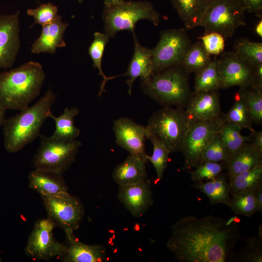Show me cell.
Segmentation results:
<instances>
[{
    "instance_id": "25",
    "label": "cell",
    "mask_w": 262,
    "mask_h": 262,
    "mask_svg": "<svg viewBox=\"0 0 262 262\" xmlns=\"http://www.w3.org/2000/svg\"><path fill=\"white\" fill-rule=\"evenodd\" d=\"M227 174L220 173L205 182H196L192 186L203 193L209 198L211 205L224 204L227 206L231 200Z\"/></svg>"
},
{
    "instance_id": "47",
    "label": "cell",
    "mask_w": 262,
    "mask_h": 262,
    "mask_svg": "<svg viewBox=\"0 0 262 262\" xmlns=\"http://www.w3.org/2000/svg\"><path fill=\"white\" fill-rule=\"evenodd\" d=\"M5 111H6L0 107V127L2 126L3 122L5 119Z\"/></svg>"
},
{
    "instance_id": "31",
    "label": "cell",
    "mask_w": 262,
    "mask_h": 262,
    "mask_svg": "<svg viewBox=\"0 0 262 262\" xmlns=\"http://www.w3.org/2000/svg\"><path fill=\"white\" fill-rule=\"evenodd\" d=\"M210 54L206 51L201 42L197 41L186 52L182 62V66L188 73H198L211 62Z\"/></svg>"
},
{
    "instance_id": "48",
    "label": "cell",
    "mask_w": 262,
    "mask_h": 262,
    "mask_svg": "<svg viewBox=\"0 0 262 262\" xmlns=\"http://www.w3.org/2000/svg\"><path fill=\"white\" fill-rule=\"evenodd\" d=\"M78 1L80 3H82L83 2V0H78Z\"/></svg>"
},
{
    "instance_id": "46",
    "label": "cell",
    "mask_w": 262,
    "mask_h": 262,
    "mask_svg": "<svg viewBox=\"0 0 262 262\" xmlns=\"http://www.w3.org/2000/svg\"><path fill=\"white\" fill-rule=\"evenodd\" d=\"M124 0H103L104 5H112L122 2Z\"/></svg>"
},
{
    "instance_id": "43",
    "label": "cell",
    "mask_w": 262,
    "mask_h": 262,
    "mask_svg": "<svg viewBox=\"0 0 262 262\" xmlns=\"http://www.w3.org/2000/svg\"><path fill=\"white\" fill-rule=\"evenodd\" d=\"M252 134L251 144L257 148L262 151V131H255Z\"/></svg>"
},
{
    "instance_id": "20",
    "label": "cell",
    "mask_w": 262,
    "mask_h": 262,
    "mask_svg": "<svg viewBox=\"0 0 262 262\" xmlns=\"http://www.w3.org/2000/svg\"><path fill=\"white\" fill-rule=\"evenodd\" d=\"M134 53L129 63L127 71L122 76L129 77L126 81L129 86L128 93L131 95V88L134 82L138 78L145 79L153 72V65L151 49L142 46L139 43L134 32Z\"/></svg>"
},
{
    "instance_id": "16",
    "label": "cell",
    "mask_w": 262,
    "mask_h": 262,
    "mask_svg": "<svg viewBox=\"0 0 262 262\" xmlns=\"http://www.w3.org/2000/svg\"><path fill=\"white\" fill-rule=\"evenodd\" d=\"M117 197L134 217H141L154 201L150 180L146 179L137 183L119 186Z\"/></svg>"
},
{
    "instance_id": "15",
    "label": "cell",
    "mask_w": 262,
    "mask_h": 262,
    "mask_svg": "<svg viewBox=\"0 0 262 262\" xmlns=\"http://www.w3.org/2000/svg\"><path fill=\"white\" fill-rule=\"evenodd\" d=\"M222 88L253 84V70L234 51L222 52L218 59Z\"/></svg>"
},
{
    "instance_id": "24",
    "label": "cell",
    "mask_w": 262,
    "mask_h": 262,
    "mask_svg": "<svg viewBox=\"0 0 262 262\" xmlns=\"http://www.w3.org/2000/svg\"><path fill=\"white\" fill-rule=\"evenodd\" d=\"M185 28L200 26L210 0H170Z\"/></svg>"
},
{
    "instance_id": "10",
    "label": "cell",
    "mask_w": 262,
    "mask_h": 262,
    "mask_svg": "<svg viewBox=\"0 0 262 262\" xmlns=\"http://www.w3.org/2000/svg\"><path fill=\"white\" fill-rule=\"evenodd\" d=\"M48 218L64 230L66 236L73 234L85 214L80 199L68 192L55 196H41Z\"/></svg>"
},
{
    "instance_id": "14",
    "label": "cell",
    "mask_w": 262,
    "mask_h": 262,
    "mask_svg": "<svg viewBox=\"0 0 262 262\" xmlns=\"http://www.w3.org/2000/svg\"><path fill=\"white\" fill-rule=\"evenodd\" d=\"M19 12L0 16V68H11L20 46Z\"/></svg>"
},
{
    "instance_id": "36",
    "label": "cell",
    "mask_w": 262,
    "mask_h": 262,
    "mask_svg": "<svg viewBox=\"0 0 262 262\" xmlns=\"http://www.w3.org/2000/svg\"><path fill=\"white\" fill-rule=\"evenodd\" d=\"M149 140L153 145V152L151 156L147 155V159L154 166L157 174V179L159 180L162 178L167 166L169 155L171 153L160 141L152 138Z\"/></svg>"
},
{
    "instance_id": "2",
    "label": "cell",
    "mask_w": 262,
    "mask_h": 262,
    "mask_svg": "<svg viewBox=\"0 0 262 262\" xmlns=\"http://www.w3.org/2000/svg\"><path fill=\"white\" fill-rule=\"evenodd\" d=\"M42 66L30 61L0 73V107L22 110L39 95L45 80Z\"/></svg>"
},
{
    "instance_id": "42",
    "label": "cell",
    "mask_w": 262,
    "mask_h": 262,
    "mask_svg": "<svg viewBox=\"0 0 262 262\" xmlns=\"http://www.w3.org/2000/svg\"><path fill=\"white\" fill-rule=\"evenodd\" d=\"M245 10L254 13L258 16H261L262 0H241Z\"/></svg>"
},
{
    "instance_id": "17",
    "label": "cell",
    "mask_w": 262,
    "mask_h": 262,
    "mask_svg": "<svg viewBox=\"0 0 262 262\" xmlns=\"http://www.w3.org/2000/svg\"><path fill=\"white\" fill-rule=\"evenodd\" d=\"M185 111L190 119L213 120L222 116L218 90L193 92Z\"/></svg>"
},
{
    "instance_id": "18",
    "label": "cell",
    "mask_w": 262,
    "mask_h": 262,
    "mask_svg": "<svg viewBox=\"0 0 262 262\" xmlns=\"http://www.w3.org/2000/svg\"><path fill=\"white\" fill-rule=\"evenodd\" d=\"M67 244L62 256L64 262H105L109 261L103 245H88L78 240L74 234L66 236Z\"/></svg>"
},
{
    "instance_id": "21",
    "label": "cell",
    "mask_w": 262,
    "mask_h": 262,
    "mask_svg": "<svg viewBox=\"0 0 262 262\" xmlns=\"http://www.w3.org/2000/svg\"><path fill=\"white\" fill-rule=\"evenodd\" d=\"M29 186L40 196H55L68 192L62 174L34 168L29 174Z\"/></svg>"
},
{
    "instance_id": "5",
    "label": "cell",
    "mask_w": 262,
    "mask_h": 262,
    "mask_svg": "<svg viewBox=\"0 0 262 262\" xmlns=\"http://www.w3.org/2000/svg\"><path fill=\"white\" fill-rule=\"evenodd\" d=\"M189 121L184 108L163 107L154 112L147 122V139L160 141L170 153L180 152Z\"/></svg>"
},
{
    "instance_id": "12",
    "label": "cell",
    "mask_w": 262,
    "mask_h": 262,
    "mask_svg": "<svg viewBox=\"0 0 262 262\" xmlns=\"http://www.w3.org/2000/svg\"><path fill=\"white\" fill-rule=\"evenodd\" d=\"M56 227L49 218L36 221L25 248L26 254L34 259L42 260L63 256L66 245L55 238L53 230Z\"/></svg>"
},
{
    "instance_id": "11",
    "label": "cell",
    "mask_w": 262,
    "mask_h": 262,
    "mask_svg": "<svg viewBox=\"0 0 262 262\" xmlns=\"http://www.w3.org/2000/svg\"><path fill=\"white\" fill-rule=\"evenodd\" d=\"M191 45L184 29H171L161 32L159 42L151 49L153 72L181 65Z\"/></svg>"
},
{
    "instance_id": "34",
    "label": "cell",
    "mask_w": 262,
    "mask_h": 262,
    "mask_svg": "<svg viewBox=\"0 0 262 262\" xmlns=\"http://www.w3.org/2000/svg\"><path fill=\"white\" fill-rule=\"evenodd\" d=\"M228 206L235 214L248 217L259 212V205L254 191L232 196Z\"/></svg>"
},
{
    "instance_id": "49",
    "label": "cell",
    "mask_w": 262,
    "mask_h": 262,
    "mask_svg": "<svg viewBox=\"0 0 262 262\" xmlns=\"http://www.w3.org/2000/svg\"><path fill=\"white\" fill-rule=\"evenodd\" d=\"M1 257H0V262L1 261Z\"/></svg>"
},
{
    "instance_id": "30",
    "label": "cell",
    "mask_w": 262,
    "mask_h": 262,
    "mask_svg": "<svg viewBox=\"0 0 262 262\" xmlns=\"http://www.w3.org/2000/svg\"><path fill=\"white\" fill-rule=\"evenodd\" d=\"M109 38L110 37L105 33L95 32L94 33V39L88 48V53L93 61V66L98 69V74L103 78V81L100 85L98 96H101L105 91L104 88L108 81L122 76L120 75L107 77L102 70V58L105 46L108 43Z\"/></svg>"
},
{
    "instance_id": "13",
    "label": "cell",
    "mask_w": 262,
    "mask_h": 262,
    "mask_svg": "<svg viewBox=\"0 0 262 262\" xmlns=\"http://www.w3.org/2000/svg\"><path fill=\"white\" fill-rule=\"evenodd\" d=\"M113 129L117 146L128 151L130 154L147 162L145 149V142L147 139L146 126L137 124L131 119L121 117L114 121Z\"/></svg>"
},
{
    "instance_id": "40",
    "label": "cell",
    "mask_w": 262,
    "mask_h": 262,
    "mask_svg": "<svg viewBox=\"0 0 262 262\" xmlns=\"http://www.w3.org/2000/svg\"><path fill=\"white\" fill-rule=\"evenodd\" d=\"M226 169L225 163L204 162L190 172L191 179L196 181H202L212 179Z\"/></svg>"
},
{
    "instance_id": "9",
    "label": "cell",
    "mask_w": 262,
    "mask_h": 262,
    "mask_svg": "<svg viewBox=\"0 0 262 262\" xmlns=\"http://www.w3.org/2000/svg\"><path fill=\"white\" fill-rule=\"evenodd\" d=\"M224 122L223 115L213 120L190 119L181 151L184 158V168L196 167L202 163L203 152Z\"/></svg>"
},
{
    "instance_id": "22",
    "label": "cell",
    "mask_w": 262,
    "mask_h": 262,
    "mask_svg": "<svg viewBox=\"0 0 262 262\" xmlns=\"http://www.w3.org/2000/svg\"><path fill=\"white\" fill-rule=\"evenodd\" d=\"M146 161L138 157L130 154L114 169L112 177L119 185L137 183L147 179Z\"/></svg>"
},
{
    "instance_id": "19",
    "label": "cell",
    "mask_w": 262,
    "mask_h": 262,
    "mask_svg": "<svg viewBox=\"0 0 262 262\" xmlns=\"http://www.w3.org/2000/svg\"><path fill=\"white\" fill-rule=\"evenodd\" d=\"M68 25L62 21L60 15L53 22L42 26L40 36L31 47V52L54 54L58 48L65 47L64 33Z\"/></svg>"
},
{
    "instance_id": "3",
    "label": "cell",
    "mask_w": 262,
    "mask_h": 262,
    "mask_svg": "<svg viewBox=\"0 0 262 262\" xmlns=\"http://www.w3.org/2000/svg\"><path fill=\"white\" fill-rule=\"evenodd\" d=\"M56 95L51 89L34 104L5 118L3 125L4 146L7 151H19L40 135V130L51 112Z\"/></svg>"
},
{
    "instance_id": "35",
    "label": "cell",
    "mask_w": 262,
    "mask_h": 262,
    "mask_svg": "<svg viewBox=\"0 0 262 262\" xmlns=\"http://www.w3.org/2000/svg\"><path fill=\"white\" fill-rule=\"evenodd\" d=\"M249 109L253 122H262V87L251 85L240 87Z\"/></svg>"
},
{
    "instance_id": "23",
    "label": "cell",
    "mask_w": 262,
    "mask_h": 262,
    "mask_svg": "<svg viewBox=\"0 0 262 262\" xmlns=\"http://www.w3.org/2000/svg\"><path fill=\"white\" fill-rule=\"evenodd\" d=\"M262 164V151L246 143L232 154L226 164L227 176L230 177Z\"/></svg>"
},
{
    "instance_id": "28",
    "label": "cell",
    "mask_w": 262,
    "mask_h": 262,
    "mask_svg": "<svg viewBox=\"0 0 262 262\" xmlns=\"http://www.w3.org/2000/svg\"><path fill=\"white\" fill-rule=\"evenodd\" d=\"M234 98L233 105L226 114L223 115L224 122L236 124L241 129H247L253 133L255 131L252 127L253 120L241 88Z\"/></svg>"
},
{
    "instance_id": "4",
    "label": "cell",
    "mask_w": 262,
    "mask_h": 262,
    "mask_svg": "<svg viewBox=\"0 0 262 262\" xmlns=\"http://www.w3.org/2000/svg\"><path fill=\"white\" fill-rule=\"evenodd\" d=\"M140 85L143 93L163 107L184 109L193 92L182 65L154 71Z\"/></svg>"
},
{
    "instance_id": "45",
    "label": "cell",
    "mask_w": 262,
    "mask_h": 262,
    "mask_svg": "<svg viewBox=\"0 0 262 262\" xmlns=\"http://www.w3.org/2000/svg\"><path fill=\"white\" fill-rule=\"evenodd\" d=\"M255 32L261 38L262 36V20L261 19L257 24L255 28Z\"/></svg>"
},
{
    "instance_id": "29",
    "label": "cell",
    "mask_w": 262,
    "mask_h": 262,
    "mask_svg": "<svg viewBox=\"0 0 262 262\" xmlns=\"http://www.w3.org/2000/svg\"><path fill=\"white\" fill-rule=\"evenodd\" d=\"M195 75L194 92L219 90L222 88L219 60L216 57Z\"/></svg>"
},
{
    "instance_id": "38",
    "label": "cell",
    "mask_w": 262,
    "mask_h": 262,
    "mask_svg": "<svg viewBox=\"0 0 262 262\" xmlns=\"http://www.w3.org/2000/svg\"><path fill=\"white\" fill-rule=\"evenodd\" d=\"M246 242L245 247L237 254L235 253L234 262H262V237H249Z\"/></svg>"
},
{
    "instance_id": "41",
    "label": "cell",
    "mask_w": 262,
    "mask_h": 262,
    "mask_svg": "<svg viewBox=\"0 0 262 262\" xmlns=\"http://www.w3.org/2000/svg\"><path fill=\"white\" fill-rule=\"evenodd\" d=\"M204 48L211 55L221 54L225 48V38L217 33L211 32L205 33L199 37Z\"/></svg>"
},
{
    "instance_id": "26",
    "label": "cell",
    "mask_w": 262,
    "mask_h": 262,
    "mask_svg": "<svg viewBox=\"0 0 262 262\" xmlns=\"http://www.w3.org/2000/svg\"><path fill=\"white\" fill-rule=\"evenodd\" d=\"M79 114L76 107L66 108L64 112L59 116H56L51 112L49 117L52 119L55 124V129L50 136L54 139L72 141L75 140L80 134V130L75 125L74 118Z\"/></svg>"
},
{
    "instance_id": "44",
    "label": "cell",
    "mask_w": 262,
    "mask_h": 262,
    "mask_svg": "<svg viewBox=\"0 0 262 262\" xmlns=\"http://www.w3.org/2000/svg\"><path fill=\"white\" fill-rule=\"evenodd\" d=\"M254 193L259 205V212H261L262 211V184L255 189Z\"/></svg>"
},
{
    "instance_id": "33",
    "label": "cell",
    "mask_w": 262,
    "mask_h": 262,
    "mask_svg": "<svg viewBox=\"0 0 262 262\" xmlns=\"http://www.w3.org/2000/svg\"><path fill=\"white\" fill-rule=\"evenodd\" d=\"M234 52L252 69L262 65V43L243 39L236 43Z\"/></svg>"
},
{
    "instance_id": "32",
    "label": "cell",
    "mask_w": 262,
    "mask_h": 262,
    "mask_svg": "<svg viewBox=\"0 0 262 262\" xmlns=\"http://www.w3.org/2000/svg\"><path fill=\"white\" fill-rule=\"evenodd\" d=\"M241 128L236 124L224 122L219 131V134L230 156L244 144L252 140V134L244 136Z\"/></svg>"
},
{
    "instance_id": "8",
    "label": "cell",
    "mask_w": 262,
    "mask_h": 262,
    "mask_svg": "<svg viewBox=\"0 0 262 262\" xmlns=\"http://www.w3.org/2000/svg\"><path fill=\"white\" fill-rule=\"evenodd\" d=\"M245 9L241 0H210L200 23L205 33L215 32L225 39L246 25Z\"/></svg>"
},
{
    "instance_id": "6",
    "label": "cell",
    "mask_w": 262,
    "mask_h": 262,
    "mask_svg": "<svg viewBox=\"0 0 262 262\" xmlns=\"http://www.w3.org/2000/svg\"><path fill=\"white\" fill-rule=\"evenodd\" d=\"M102 17L104 33L114 37L120 31L134 32L136 24L141 19L149 20L157 26L160 15L149 1L124 0L116 4L104 5Z\"/></svg>"
},
{
    "instance_id": "1",
    "label": "cell",
    "mask_w": 262,
    "mask_h": 262,
    "mask_svg": "<svg viewBox=\"0 0 262 262\" xmlns=\"http://www.w3.org/2000/svg\"><path fill=\"white\" fill-rule=\"evenodd\" d=\"M171 230L166 246L177 261L234 262L235 246L241 235L233 220L186 216L174 223Z\"/></svg>"
},
{
    "instance_id": "37",
    "label": "cell",
    "mask_w": 262,
    "mask_h": 262,
    "mask_svg": "<svg viewBox=\"0 0 262 262\" xmlns=\"http://www.w3.org/2000/svg\"><path fill=\"white\" fill-rule=\"evenodd\" d=\"M230 157V155L218 132L205 149L202 162L225 163L226 164Z\"/></svg>"
},
{
    "instance_id": "39",
    "label": "cell",
    "mask_w": 262,
    "mask_h": 262,
    "mask_svg": "<svg viewBox=\"0 0 262 262\" xmlns=\"http://www.w3.org/2000/svg\"><path fill=\"white\" fill-rule=\"evenodd\" d=\"M27 14L34 19V23L43 26L54 21L60 16L57 6L51 2L41 4L35 8H30L27 11Z\"/></svg>"
},
{
    "instance_id": "27",
    "label": "cell",
    "mask_w": 262,
    "mask_h": 262,
    "mask_svg": "<svg viewBox=\"0 0 262 262\" xmlns=\"http://www.w3.org/2000/svg\"><path fill=\"white\" fill-rule=\"evenodd\" d=\"M229 193L231 196L254 191L262 184V164L229 177Z\"/></svg>"
},
{
    "instance_id": "7",
    "label": "cell",
    "mask_w": 262,
    "mask_h": 262,
    "mask_svg": "<svg viewBox=\"0 0 262 262\" xmlns=\"http://www.w3.org/2000/svg\"><path fill=\"white\" fill-rule=\"evenodd\" d=\"M32 164L34 168L63 174L74 163L81 142L64 141L43 134Z\"/></svg>"
}]
</instances>
